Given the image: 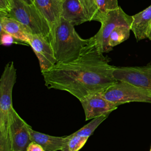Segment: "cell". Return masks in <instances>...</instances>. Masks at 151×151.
Listing matches in <instances>:
<instances>
[{
    "label": "cell",
    "mask_w": 151,
    "mask_h": 151,
    "mask_svg": "<svg viewBox=\"0 0 151 151\" xmlns=\"http://www.w3.org/2000/svg\"><path fill=\"white\" fill-rule=\"evenodd\" d=\"M99 49L93 37L76 60L57 63L41 71L48 88L65 91L81 101L87 96L101 91L116 80L113 76L115 66Z\"/></svg>",
    "instance_id": "6da1fadb"
},
{
    "label": "cell",
    "mask_w": 151,
    "mask_h": 151,
    "mask_svg": "<svg viewBox=\"0 0 151 151\" xmlns=\"http://www.w3.org/2000/svg\"><path fill=\"white\" fill-rule=\"evenodd\" d=\"M49 42L57 63H68L78 58L88 39L81 38L74 25L61 17L51 27Z\"/></svg>",
    "instance_id": "7a4b0ae2"
},
{
    "label": "cell",
    "mask_w": 151,
    "mask_h": 151,
    "mask_svg": "<svg viewBox=\"0 0 151 151\" xmlns=\"http://www.w3.org/2000/svg\"><path fill=\"white\" fill-rule=\"evenodd\" d=\"M16 68L13 61L8 63L0 78V151H12L10 124L12 90L16 81Z\"/></svg>",
    "instance_id": "3957f363"
},
{
    "label": "cell",
    "mask_w": 151,
    "mask_h": 151,
    "mask_svg": "<svg viewBox=\"0 0 151 151\" xmlns=\"http://www.w3.org/2000/svg\"><path fill=\"white\" fill-rule=\"evenodd\" d=\"M8 17L21 23L30 34L43 37L49 41L50 26L34 4L13 0V6Z\"/></svg>",
    "instance_id": "277c9868"
},
{
    "label": "cell",
    "mask_w": 151,
    "mask_h": 151,
    "mask_svg": "<svg viewBox=\"0 0 151 151\" xmlns=\"http://www.w3.org/2000/svg\"><path fill=\"white\" fill-rule=\"evenodd\" d=\"M103 96L119 106L130 102L151 103V93L132 84L116 81L102 91Z\"/></svg>",
    "instance_id": "5b68a950"
},
{
    "label": "cell",
    "mask_w": 151,
    "mask_h": 151,
    "mask_svg": "<svg viewBox=\"0 0 151 151\" xmlns=\"http://www.w3.org/2000/svg\"><path fill=\"white\" fill-rule=\"evenodd\" d=\"M132 22V16L126 14L120 6L106 13L100 22L101 24L100 29L93 36L100 51L103 53L111 51L113 48L109 45V37L111 32L120 25L131 27Z\"/></svg>",
    "instance_id": "8992f818"
},
{
    "label": "cell",
    "mask_w": 151,
    "mask_h": 151,
    "mask_svg": "<svg viewBox=\"0 0 151 151\" xmlns=\"http://www.w3.org/2000/svg\"><path fill=\"white\" fill-rule=\"evenodd\" d=\"M113 76L116 81L132 84L151 93V62L142 67H114Z\"/></svg>",
    "instance_id": "52a82bcc"
},
{
    "label": "cell",
    "mask_w": 151,
    "mask_h": 151,
    "mask_svg": "<svg viewBox=\"0 0 151 151\" xmlns=\"http://www.w3.org/2000/svg\"><path fill=\"white\" fill-rule=\"evenodd\" d=\"M29 126L13 107L10 124L12 151H26L29 144L32 142L29 132Z\"/></svg>",
    "instance_id": "ba28073f"
},
{
    "label": "cell",
    "mask_w": 151,
    "mask_h": 151,
    "mask_svg": "<svg viewBox=\"0 0 151 151\" xmlns=\"http://www.w3.org/2000/svg\"><path fill=\"white\" fill-rule=\"evenodd\" d=\"M101 91L89 95L80 101L84 111L86 120L101 116H109L111 111L117 109L118 106L103 96Z\"/></svg>",
    "instance_id": "9c48e42d"
},
{
    "label": "cell",
    "mask_w": 151,
    "mask_h": 151,
    "mask_svg": "<svg viewBox=\"0 0 151 151\" xmlns=\"http://www.w3.org/2000/svg\"><path fill=\"white\" fill-rule=\"evenodd\" d=\"M28 44L39 61L41 71L50 69L57 63L51 44L45 38L31 34Z\"/></svg>",
    "instance_id": "30bf717a"
},
{
    "label": "cell",
    "mask_w": 151,
    "mask_h": 151,
    "mask_svg": "<svg viewBox=\"0 0 151 151\" xmlns=\"http://www.w3.org/2000/svg\"><path fill=\"white\" fill-rule=\"evenodd\" d=\"M29 132L32 142L41 145L45 151L62 150L67 145V136H53L35 131L29 126Z\"/></svg>",
    "instance_id": "8fae6325"
},
{
    "label": "cell",
    "mask_w": 151,
    "mask_h": 151,
    "mask_svg": "<svg viewBox=\"0 0 151 151\" xmlns=\"http://www.w3.org/2000/svg\"><path fill=\"white\" fill-rule=\"evenodd\" d=\"M34 4L47 20L50 28L51 26L60 20L62 14L63 1L34 0Z\"/></svg>",
    "instance_id": "7c38bea8"
},
{
    "label": "cell",
    "mask_w": 151,
    "mask_h": 151,
    "mask_svg": "<svg viewBox=\"0 0 151 151\" xmlns=\"http://www.w3.org/2000/svg\"><path fill=\"white\" fill-rule=\"evenodd\" d=\"M61 17L74 26L89 21L78 0H63Z\"/></svg>",
    "instance_id": "4fadbf2b"
},
{
    "label": "cell",
    "mask_w": 151,
    "mask_h": 151,
    "mask_svg": "<svg viewBox=\"0 0 151 151\" xmlns=\"http://www.w3.org/2000/svg\"><path fill=\"white\" fill-rule=\"evenodd\" d=\"M132 18L133 22L130 29L136 40L147 38L151 24V5L143 11L133 15Z\"/></svg>",
    "instance_id": "5bb4252c"
},
{
    "label": "cell",
    "mask_w": 151,
    "mask_h": 151,
    "mask_svg": "<svg viewBox=\"0 0 151 151\" xmlns=\"http://www.w3.org/2000/svg\"><path fill=\"white\" fill-rule=\"evenodd\" d=\"M1 30L11 35L15 39L29 44L31 34L18 21L9 17H0Z\"/></svg>",
    "instance_id": "9a60e30c"
},
{
    "label": "cell",
    "mask_w": 151,
    "mask_h": 151,
    "mask_svg": "<svg viewBox=\"0 0 151 151\" xmlns=\"http://www.w3.org/2000/svg\"><path fill=\"white\" fill-rule=\"evenodd\" d=\"M130 27L120 25L117 27L111 32L109 40V45L113 48L124 42L129 38Z\"/></svg>",
    "instance_id": "2e32d148"
},
{
    "label": "cell",
    "mask_w": 151,
    "mask_h": 151,
    "mask_svg": "<svg viewBox=\"0 0 151 151\" xmlns=\"http://www.w3.org/2000/svg\"><path fill=\"white\" fill-rule=\"evenodd\" d=\"M107 115L101 116L96 118H94L86 125L82 127L78 130L73 133L75 134L81 136L89 137L97 129V127L108 117Z\"/></svg>",
    "instance_id": "e0dca14e"
},
{
    "label": "cell",
    "mask_w": 151,
    "mask_h": 151,
    "mask_svg": "<svg viewBox=\"0 0 151 151\" xmlns=\"http://www.w3.org/2000/svg\"><path fill=\"white\" fill-rule=\"evenodd\" d=\"M96 4L98 11L96 21L99 22L109 11L119 7L117 0H96Z\"/></svg>",
    "instance_id": "ac0fdd59"
},
{
    "label": "cell",
    "mask_w": 151,
    "mask_h": 151,
    "mask_svg": "<svg viewBox=\"0 0 151 151\" xmlns=\"http://www.w3.org/2000/svg\"><path fill=\"white\" fill-rule=\"evenodd\" d=\"M67 147L69 151H78L86 144L88 137L72 133L67 136Z\"/></svg>",
    "instance_id": "d6986e66"
},
{
    "label": "cell",
    "mask_w": 151,
    "mask_h": 151,
    "mask_svg": "<svg viewBox=\"0 0 151 151\" xmlns=\"http://www.w3.org/2000/svg\"><path fill=\"white\" fill-rule=\"evenodd\" d=\"M83 5L89 21H96L97 14L96 0H78Z\"/></svg>",
    "instance_id": "ffe728a7"
},
{
    "label": "cell",
    "mask_w": 151,
    "mask_h": 151,
    "mask_svg": "<svg viewBox=\"0 0 151 151\" xmlns=\"http://www.w3.org/2000/svg\"><path fill=\"white\" fill-rule=\"evenodd\" d=\"M13 6V0H0V17H8Z\"/></svg>",
    "instance_id": "44dd1931"
},
{
    "label": "cell",
    "mask_w": 151,
    "mask_h": 151,
    "mask_svg": "<svg viewBox=\"0 0 151 151\" xmlns=\"http://www.w3.org/2000/svg\"><path fill=\"white\" fill-rule=\"evenodd\" d=\"M1 34V44L5 46L11 45L14 42V38L9 34L3 30L0 31Z\"/></svg>",
    "instance_id": "7402d4cb"
},
{
    "label": "cell",
    "mask_w": 151,
    "mask_h": 151,
    "mask_svg": "<svg viewBox=\"0 0 151 151\" xmlns=\"http://www.w3.org/2000/svg\"><path fill=\"white\" fill-rule=\"evenodd\" d=\"M26 151H45L42 147L39 144L32 142L28 146Z\"/></svg>",
    "instance_id": "603a6c76"
},
{
    "label": "cell",
    "mask_w": 151,
    "mask_h": 151,
    "mask_svg": "<svg viewBox=\"0 0 151 151\" xmlns=\"http://www.w3.org/2000/svg\"><path fill=\"white\" fill-rule=\"evenodd\" d=\"M147 38H149L150 40H151V24L149 27V32L147 34Z\"/></svg>",
    "instance_id": "cb8c5ba5"
},
{
    "label": "cell",
    "mask_w": 151,
    "mask_h": 151,
    "mask_svg": "<svg viewBox=\"0 0 151 151\" xmlns=\"http://www.w3.org/2000/svg\"><path fill=\"white\" fill-rule=\"evenodd\" d=\"M24 2L29 4H34V0H22Z\"/></svg>",
    "instance_id": "d4e9b609"
},
{
    "label": "cell",
    "mask_w": 151,
    "mask_h": 151,
    "mask_svg": "<svg viewBox=\"0 0 151 151\" xmlns=\"http://www.w3.org/2000/svg\"><path fill=\"white\" fill-rule=\"evenodd\" d=\"M61 151H69L68 150V147H67V146L65 147H64L62 150H61Z\"/></svg>",
    "instance_id": "484cf974"
},
{
    "label": "cell",
    "mask_w": 151,
    "mask_h": 151,
    "mask_svg": "<svg viewBox=\"0 0 151 151\" xmlns=\"http://www.w3.org/2000/svg\"><path fill=\"white\" fill-rule=\"evenodd\" d=\"M150 151H151V149H150Z\"/></svg>",
    "instance_id": "4316f807"
},
{
    "label": "cell",
    "mask_w": 151,
    "mask_h": 151,
    "mask_svg": "<svg viewBox=\"0 0 151 151\" xmlns=\"http://www.w3.org/2000/svg\"><path fill=\"white\" fill-rule=\"evenodd\" d=\"M61 1H63V0H61Z\"/></svg>",
    "instance_id": "83f0119b"
},
{
    "label": "cell",
    "mask_w": 151,
    "mask_h": 151,
    "mask_svg": "<svg viewBox=\"0 0 151 151\" xmlns=\"http://www.w3.org/2000/svg\"></svg>",
    "instance_id": "f1b7e54d"
}]
</instances>
